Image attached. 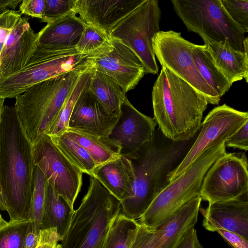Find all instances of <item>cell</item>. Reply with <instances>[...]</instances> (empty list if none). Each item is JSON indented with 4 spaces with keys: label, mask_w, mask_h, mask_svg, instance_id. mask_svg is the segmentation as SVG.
<instances>
[{
    "label": "cell",
    "mask_w": 248,
    "mask_h": 248,
    "mask_svg": "<svg viewBox=\"0 0 248 248\" xmlns=\"http://www.w3.org/2000/svg\"><path fill=\"white\" fill-rule=\"evenodd\" d=\"M144 0H76L74 11L87 24L107 33Z\"/></svg>",
    "instance_id": "18"
},
{
    "label": "cell",
    "mask_w": 248,
    "mask_h": 248,
    "mask_svg": "<svg viewBox=\"0 0 248 248\" xmlns=\"http://www.w3.org/2000/svg\"><path fill=\"white\" fill-rule=\"evenodd\" d=\"M88 88L81 93L77 99L68 128L96 136L108 137L118 116L110 115Z\"/></svg>",
    "instance_id": "19"
},
{
    "label": "cell",
    "mask_w": 248,
    "mask_h": 248,
    "mask_svg": "<svg viewBox=\"0 0 248 248\" xmlns=\"http://www.w3.org/2000/svg\"><path fill=\"white\" fill-rule=\"evenodd\" d=\"M32 228L27 233L24 241L23 248H36L38 245L40 234L36 233Z\"/></svg>",
    "instance_id": "43"
},
{
    "label": "cell",
    "mask_w": 248,
    "mask_h": 248,
    "mask_svg": "<svg viewBox=\"0 0 248 248\" xmlns=\"http://www.w3.org/2000/svg\"><path fill=\"white\" fill-rule=\"evenodd\" d=\"M0 193H1L0 186Z\"/></svg>",
    "instance_id": "46"
},
{
    "label": "cell",
    "mask_w": 248,
    "mask_h": 248,
    "mask_svg": "<svg viewBox=\"0 0 248 248\" xmlns=\"http://www.w3.org/2000/svg\"><path fill=\"white\" fill-rule=\"evenodd\" d=\"M201 196L192 199L178 212L155 230V248H175L197 222Z\"/></svg>",
    "instance_id": "20"
},
{
    "label": "cell",
    "mask_w": 248,
    "mask_h": 248,
    "mask_svg": "<svg viewBox=\"0 0 248 248\" xmlns=\"http://www.w3.org/2000/svg\"><path fill=\"white\" fill-rule=\"evenodd\" d=\"M35 166L44 173L47 183L74 208L80 191L83 172L63 154L46 134L32 144Z\"/></svg>",
    "instance_id": "12"
},
{
    "label": "cell",
    "mask_w": 248,
    "mask_h": 248,
    "mask_svg": "<svg viewBox=\"0 0 248 248\" xmlns=\"http://www.w3.org/2000/svg\"><path fill=\"white\" fill-rule=\"evenodd\" d=\"M175 248H203L200 243L196 229H191L180 241Z\"/></svg>",
    "instance_id": "42"
},
{
    "label": "cell",
    "mask_w": 248,
    "mask_h": 248,
    "mask_svg": "<svg viewBox=\"0 0 248 248\" xmlns=\"http://www.w3.org/2000/svg\"><path fill=\"white\" fill-rule=\"evenodd\" d=\"M248 164L245 154L227 153L210 167L202 185V200L214 202L234 198L248 190Z\"/></svg>",
    "instance_id": "13"
},
{
    "label": "cell",
    "mask_w": 248,
    "mask_h": 248,
    "mask_svg": "<svg viewBox=\"0 0 248 248\" xmlns=\"http://www.w3.org/2000/svg\"><path fill=\"white\" fill-rule=\"evenodd\" d=\"M76 1V0H45L44 14L41 21L51 23L75 13Z\"/></svg>",
    "instance_id": "34"
},
{
    "label": "cell",
    "mask_w": 248,
    "mask_h": 248,
    "mask_svg": "<svg viewBox=\"0 0 248 248\" xmlns=\"http://www.w3.org/2000/svg\"><path fill=\"white\" fill-rule=\"evenodd\" d=\"M75 13L51 23L39 32L38 46L48 48L76 47L86 26Z\"/></svg>",
    "instance_id": "23"
},
{
    "label": "cell",
    "mask_w": 248,
    "mask_h": 248,
    "mask_svg": "<svg viewBox=\"0 0 248 248\" xmlns=\"http://www.w3.org/2000/svg\"><path fill=\"white\" fill-rule=\"evenodd\" d=\"M28 18L21 17L8 36L0 54V81L18 72L29 62L38 47Z\"/></svg>",
    "instance_id": "16"
},
{
    "label": "cell",
    "mask_w": 248,
    "mask_h": 248,
    "mask_svg": "<svg viewBox=\"0 0 248 248\" xmlns=\"http://www.w3.org/2000/svg\"><path fill=\"white\" fill-rule=\"evenodd\" d=\"M54 248H62L61 246L60 243H58Z\"/></svg>",
    "instance_id": "45"
},
{
    "label": "cell",
    "mask_w": 248,
    "mask_h": 248,
    "mask_svg": "<svg viewBox=\"0 0 248 248\" xmlns=\"http://www.w3.org/2000/svg\"><path fill=\"white\" fill-rule=\"evenodd\" d=\"M111 41L108 33L87 24L76 47L82 54L93 55L109 46Z\"/></svg>",
    "instance_id": "33"
},
{
    "label": "cell",
    "mask_w": 248,
    "mask_h": 248,
    "mask_svg": "<svg viewBox=\"0 0 248 248\" xmlns=\"http://www.w3.org/2000/svg\"><path fill=\"white\" fill-rule=\"evenodd\" d=\"M35 167L32 144L14 106L4 105L0 120V209L11 221L30 218Z\"/></svg>",
    "instance_id": "1"
},
{
    "label": "cell",
    "mask_w": 248,
    "mask_h": 248,
    "mask_svg": "<svg viewBox=\"0 0 248 248\" xmlns=\"http://www.w3.org/2000/svg\"><path fill=\"white\" fill-rule=\"evenodd\" d=\"M121 211V201L94 177L74 211L62 248H102L111 223Z\"/></svg>",
    "instance_id": "5"
},
{
    "label": "cell",
    "mask_w": 248,
    "mask_h": 248,
    "mask_svg": "<svg viewBox=\"0 0 248 248\" xmlns=\"http://www.w3.org/2000/svg\"><path fill=\"white\" fill-rule=\"evenodd\" d=\"M92 55L82 54L76 47L38 46L25 67L0 81V98H16L44 80L74 70L90 69L93 67Z\"/></svg>",
    "instance_id": "7"
},
{
    "label": "cell",
    "mask_w": 248,
    "mask_h": 248,
    "mask_svg": "<svg viewBox=\"0 0 248 248\" xmlns=\"http://www.w3.org/2000/svg\"><path fill=\"white\" fill-rule=\"evenodd\" d=\"M226 147L245 151L248 150V122L225 142Z\"/></svg>",
    "instance_id": "38"
},
{
    "label": "cell",
    "mask_w": 248,
    "mask_h": 248,
    "mask_svg": "<svg viewBox=\"0 0 248 248\" xmlns=\"http://www.w3.org/2000/svg\"><path fill=\"white\" fill-rule=\"evenodd\" d=\"M175 142L157 128L147 148L131 160L135 175L132 193L121 202V212L138 220L157 195L169 183V174L180 164L193 142Z\"/></svg>",
    "instance_id": "3"
},
{
    "label": "cell",
    "mask_w": 248,
    "mask_h": 248,
    "mask_svg": "<svg viewBox=\"0 0 248 248\" xmlns=\"http://www.w3.org/2000/svg\"><path fill=\"white\" fill-rule=\"evenodd\" d=\"M192 56L201 76L221 98L232 84L216 66L205 45L194 44Z\"/></svg>",
    "instance_id": "27"
},
{
    "label": "cell",
    "mask_w": 248,
    "mask_h": 248,
    "mask_svg": "<svg viewBox=\"0 0 248 248\" xmlns=\"http://www.w3.org/2000/svg\"><path fill=\"white\" fill-rule=\"evenodd\" d=\"M93 70V67L80 75L46 135L58 136L67 131L76 102L81 93L89 87Z\"/></svg>",
    "instance_id": "29"
},
{
    "label": "cell",
    "mask_w": 248,
    "mask_h": 248,
    "mask_svg": "<svg viewBox=\"0 0 248 248\" xmlns=\"http://www.w3.org/2000/svg\"><path fill=\"white\" fill-rule=\"evenodd\" d=\"M225 142L202 153L179 177L170 182L155 198L138 219L139 224L156 229L197 196L212 164L226 152Z\"/></svg>",
    "instance_id": "6"
},
{
    "label": "cell",
    "mask_w": 248,
    "mask_h": 248,
    "mask_svg": "<svg viewBox=\"0 0 248 248\" xmlns=\"http://www.w3.org/2000/svg\"><path fill=\"white\" fill-rule=\"evenodd\" d=\"M47 180L40 168L35 166L33 189L30 206V218L33 221V230L37 234L41 230Z\"/></svg>",
    "instance_id": "31"
},
{
    "label": "cell",
    "mask_w": 248,
    "mask_h": 248,
    "mask_svg": "<svg viewBox=\"0 0 248 248\" xmlns=\"http://www.w3.org/2000/svg\"><path fill=\"white\" fill-rule=\"evenodd\" d=\"M157 124L154 118L138 111L126 97L108 137L121 147V155L129 159L141 154L152 141Z\"/></svg>",
    "instance_id": "14"
},
{
    "label": "cell",
    "mask_w": 248,
    "mask_h": 248,
    "mask_svg": "<svg viewBox=\"0 0 248 248\" xmlns=\"http://www.w3.org/2000/svg\"><path fill=\"white\" fill-rule=\"evenodd\" d=\"M111 39L110 45L93 54L92 62L95 69L114 79L126 93L136 86L146 74L145 70L130 48L117 39Z\"/></svg>",
    "instance_id": "15"
},
{
    "label": "cell",
    "mask_w": 248,
    "mask_h": 248,
    "mask_svg": "<svg viewBox=\"0 0 248 248\" xmlns=\"http://www.w3.org/2000/svg\"><path fill=\"white\" fill-rule=\"evenodd\" d=\"M88 89L110 115L118 116L126 96L114 79L94 68Z\"/></svg>",
    "instance_id": "25"
},
{
    "label": "cell",
    "mask_w": 248,
    "mask_h": 248,
    "mask_svg": "<svg viewBox=\"0 0 248 248\" xmlns=\"http://www.w3.org/2000/svg\"><path fill=\"white\" fill-rule=\"evenodd\" d=\"M92 177L121 202L132 194L135 175L131 160L125 156L96 166Z\"/></svg>",
    "instance_id": "21"
},
{
    "label": "cell",
    "mask_w": 248,
    "mask_h": 248,
    "mask_svg": "<svg viewBox=\"0 0 248 248\" xmlns=\"http://www.w3.org/2000/svg\"><path fill=\"white\" fill-rule=\"evenodd\" d=\"M158 128L175 142L194 138L201 129L208 103L205 97L167 68L162 66L152 92Z\"/></svg>",
    "instance_id": "2"
},
{
    "label": "cell",
    "mask_w": 248,
    "mask_h": 248,
    "mask_svg": "<svg viewBox=\"0 0 248 248\" xmlns=\"http://www.w3.org/2000/svg\"><path fill=\"white\" fill-rule=\"evenodd\" d=\"M161 10L157 0H144L109 32L130 48L142 63L146 74H156L158 67L153 43L160 31Z\"/></svg>",
    "instance_id": "9"
},
{
    "label": "cell",
    "mask_w": 248,
    "mask_h": 248,
    "mask_svg": "<svg viewBox=\"0 0 248 248\" xmlns=\"http://www.w3.org/2000/svg\"><path fill=\"white\" fill-rule=\"evenodd\" d=\"M194 44L172 30L159 31L153 39L155 56L164 66L192 86L206 98L208 104L218 105L220 98L203 79L192 56Z\"/></svg>",
    "instance_id": "10"
},
{
    "label": "cell",
    "mask_w": 248,
    "mask_h": 248,
    "mask_svg": "<svg viewBox=\"0 0 248 248\" xmlns=\"http://www.w3.org/2000/svg\"><path fill=\"white\" fill-rule=\"evenodd\" d=\"M39 240L36 248H54L61 241L56 229L41 230Z\"/></svg>",
    "instance_id": "40"
},
{
    "label": "cell",
    "mask_w": 248,
    "mask_h": 248,
    "mask_svg": "<svg viewBox=\"0 0 248 248\" xmlns=\"http://www.w3.org/2000/svg\"><path fill=\"white\" fill-rule=\"evenodd\" d=\"M231 18L245 33L248 31V0H220Z\"/></svg>",
    "instance_id": "35"
},
{
    "label": "cell",
    "mask_w": 248,
    "mask_h": 248,
    "mask_svg": "<svg viewBox=\"0 0 248 248\" xmlns=\"http://www.w3.org/2000/svg\"><path fill=\"white\" fill-rule=\"evenodd\" d=\"M60 150L83 173L92 177L96 165L88 152L64 133L50 136Z\"/></svg>",
    "instance_id": "30"
},
{
    "label": "cell",
    "mask_w": 248,
    "mask_h": 248,
    "mask_svg": "<svg viewBox=\"0 0 248 248\" xmlns=\"http://www.w3.org/2000/svg\"><path fill=\"white\" fill-rule=\"evenodd\" d=\"M248 40L243 42L244 52L233 49L226 40L205 45L216 66L232 84L243 78L248 81Z\"/></svg>",
    "instance_id": "22"
},
{
    "label": "cell",
    "mask_w": 248,
    "mask_h": 248,
    "mask_svg": "<svg viewBox=\"0 0 248 248\" xmlns=\"http://www.w3.org/2000/svg\"><path fill=\"white\" fill-rule=\"evenodd\" d=\"M155 230L140 224L135 240L130 248H155Z\"/></svg>",
    "instance_id": "37"
},
{
    "label": "cell",
    "mask_w": 248,
    "mask_h": 248,
    "mask_svg": "<svg viewBox=\"0 0 248 248\" xmlns=\"http://www.w3.org/2000/svg\"><path fill=\"white\" fill-rule=\"evenodd\" d=\"M21 0H0V14L7 10L6 7L15 9Z\"/></svg>",
    "instance_id": "44"
},
{
    "label": "cell",
    "mask_w": 248,
    "mask_h": 248,
    "mask_svg": "<svg viewBox=\"0 0 248 248\" xmlns=\"http://www.w3.org/2000/svg\"><path fill=\"white\" fill-rule=\"evenodd\" d=\"M32 226L31 218L7 222L0 228V248H23L25 237Z\"/></svg>",
    "instance_id": "32"
},
{
    "label": "cell",
    "mask_w": 248,
    "mask_h": 248,
    "mask_svg": "<svg viewBox=\"0 0 248 248\" xmlns=\"http://www.w3.org/2000/svg\"><path fill=\"white\" fill-rule=\"evenodd\" d=\"M199 211L206 230L222 229L248 240V190L232 199L209 203L206 209Z\"/></svg>",
    "instance_id": "17"
},
{
    "label": "cell",
    "mask_w": 248,
    "mask_h": 248,
    "mask_svg": "<svg viewBox=\"0 0 248 248\" xmlns=\"http://www.w3.org/2000/svg\"><path fill=\"white\" fill-rule=\"evenodd\" d=\"M21 18V14L13 10L0 14V54L8 36Z\"/></svg>",
    "instance_id": "36"
},
{
    "label": "cell",
    "mask_w": 248,
    "mask_h": 248,
    "mask_svg": "<svg viewBox=\"0 0 248 248\" xmlns=\"http://www.w3.org/2000/svg\"><path fill=\"white\" fill-rule=\"evenodd\" d=\"M139 223L121 211L113 219L102 248H130L136 237Z\"/></svg>",
    "instance_id": "28"
},
{
    "label": "cell",
    "mask_w": 248,
    "mask_h": 248,
    "mask_svg": "<svg viewBox=\"0 0 248 248\" xmlns=\"http://www.w3.org/2000/svg\"><path fill=\"white\" fill-rule=\"evenodd\" d=\"M248 122V112L225 104L213 108L202 122L201 131L177 167L168 176L169 183L185 172L202 153L226 142Z\"/></svg>",
    "instance_id": "11"
},
{
    "label": "cell",
    "mask_w": 248,
    "mask_h": 248,
    "mask_svg": "<svg viewBox=\"0 0 248 248\" xmlns=\"http://www.w3.org/2000/svg\"><path fill=\"white\" fill-rule=\"evenodd\" d=\"M65 133L88 152L96 166L121 155L120 145L108 137L96 136L69 128Z\"/></svg>",
    "instance_id": "26"
},
{
    "label": "cell",
    "mask_w": 248,
    "mask_h": 248,
    "mask_svg": "<svg viewBox=\"0 0 248 248\" xmlns=\"http://www.w3.org/2000/svg\"><path fill=\"white\" fill-rule=\"evenodd\" d=\"M217 232L233 248H248V240L232 232L216 229Z\"/></svg>",
    "instance_id": "41"
},
{
    "label": "cell",
    "mask_w": 248,
    "mask_h": 248,
    "mask_svg": "<svg viewBox=\"0 0 248 248\" xmlns=\"http://www.w3.org/2000/svg\"><path fill=\"white\" fill-rule=\"evenodd\" d=\"M173 9L189 31L198 33L204 45L227 41L244 52L245 32L227 13L220 0H172Z\"/></svg>",
    "instance_id": "8"
},
{
    "label": "cell",
    "mask_w": 248,
    "mask_h": 248,
    "mask_svg": "<svg viewBox=\"0 0 248 248\" xmlns=\"http://www.w3.org/2000/svg\"><path fill=\"white\" fill-rule=\"evenodd\" d=\"M74 211V208L47 183L41 230L56 229L62 241L69 227Z\"/></svg>",
    "instance_id": "24"
},
{
    "label": "cell",
    "mask_w": 248,
    "mask_h": 248,
    "mask_svg": "<svg viewBox=\"0 0 248 248\" xmlns=\"http://www.w3.org/2000/svg\"><path fill=\"white\" fill-rule=\"evenodd\" d=\"M86 71L74 70L44 80L16 97V115L32 144L48 132L79 77Z\"/></svg>",
    "instance_id": "4"
},
{
    "label": "cell",
    "mask_w": 248,
    "mask_h": 248,
    "mask_svg": "<svg viewBox=\"0 0 248 248\" xmlns=\"http://www.w3.org/2000/svg\"><path fill=\"white\" fill-rule=\"evenodd\" d=\"M19 8L21 14L42 19L44 14L45 0H23Z\"/></svg>",
    "instance_id": "39"
}]
</instances>
